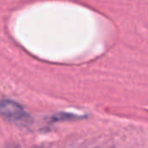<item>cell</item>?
Returning a JSON list of instances; mask_svg holds the SVG:
<instances>
[{
    "label": "cell",
    "mask_w": 148,
    "mask_h": 148,
    "mask_svg": "<svg viewBox=\"0 0 148 148\" xmlns=\"http://www.w3.org/2000/svg\"><path fill=\"white\" fill-rule=\"evenodd\" d=\"M0 116L18 125H27L32 122V118L25 108L12 99L0 100Z\"/></svg>",
    "instance_id": "cell-1"
},
{
    "label": "cell",
    "mask_w": 148,
    "mask_h": 148,
    "mask_svg": "<svg viewBox=\"0 0 148 148\" xmlns=\"http://www.w3.org/2000/svg\"><path fill=\"white\" fill-rule=\"evenodd\" d=\"M83 117H79L78 115L72 114V113H67V112H61L58 114L54 115L51 118L52 122H57V121H65V120H77L79 119H81Z\"/></svg>",
    "instance_id": "cell-2"
}]
</instances>
